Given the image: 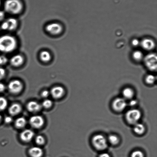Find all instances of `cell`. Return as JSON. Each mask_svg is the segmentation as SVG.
Masks as SVG:
<instances>
[{"instance_id": "1", "label": "cell", "mask_w": 157, "mask_h": 157, "mask_svg": "<svg viewBox=\"0 0 157 157\" xmlns=\"http://www.w3.org/2000/svg\"><path fill=\"white\" fill-rule=\"evenodd\" d=\"M17 41L13 36L9 35L0 37V51L7 53L13 51L17 47Z\"/></svg>"}, {"instance_id": "2", "label": "cell", "mask_w": 157, "mask_h": 157, "mask_svg": "<svg viewBox=\"0 0 157 157\" xmlns=\"http://www.w3.org/2000/svg\"><path fill=\"white\" fill-rule=\"evenodd\" d=\"M4 8L8 13L17 14L22 10V3L20 0H7L5 2Z\"/></svg>"}, {"instance_id": "3", "label": "cell", "mask_w": 157, "mask_h": 157, "mask_svg": "<svg viewBox=\"0 0 157 157\" xmlns=\"http://www.w3.org/2000/svg\"><path fill=\"white\" fill-rule=\"evenodd\" d=\"M92 141L94 147L97 150H104L107 147V139L102 135H95L92 138Z\"/></svg>"}, {"instance_id": "4", "label": "cell", "mask_w": 157, "mask_h": 157, "mask_svg": "<svg viewBox=\"0 0 157 157\" xmlns=\"http://www.w3.org/2000/svg\"><path fill=\"white\" fill-rule=\"evenodd\" d=\"M141 116V112L140 110L137 109H132L126 113V118L129 124H135L138 123Z\"/></svg>"}, {"instance_id": "5", "label": "cell", "mask_w": 157, "mask_h": 157, "mask_svg": "<svg viewBox=\"0 0 157 157\" xmlns=\"http://www.w3.org/2000/svg\"><path fill=\"white\" fill-rule=\"evenodd\" d=\"M144 62L146 67L151 71L156 70L157 57L155 53H150L147 55L144 58Z\"/></svg>"}, {"instance_id": "6", "label": "cell", "mask_w": 157, "mask_h": 157, "mask_svg": "<svg viewBox=\"0 0 157 157\" xmlns=\"http://www.w3.org/2000/svg\"><path fill=\"white\" fill-rule=\"evenodd\" d=\"M23 85L21 81L17 80L11 81L8 84V89L11 93H18L22 90Z\"/></svg>"}, {"instance_id": "7", "label": "cell", "mask_w": 157, "mask_h": 157, "mask_svg": "<svg viewBox=\"0 0 157 157\" xmlns=\"http://www.w3.org/2000/svg\"><path fill=\"white\" fill-rule=\"evenodd\" d=\"M46 30L52 35H58L62 31V26L59 24L56 23L49 24L46 26Z\"/></svg>"}, {"instance_id": "8", "label": "cell", "mask_w": 157, "mask_h": 157, "mask_svg": "<svg viewBox=\"0 0 157 157\" xmlns=\"http://www.w3.org/2000/svg\"><path fill=\"white\" fill-rule=\"evenodd\" d=\"M127 106V102L124 98H117L113 103V108L116 111L121 112L124 110Z\"/></svg>"}, {"instance_id": "9", "label": "cell", "mask_w": 157, "mask_h": 157, "mask_svg": "<svg viewBox=\"0 0 157 157\" xmlns=\"http://www.w3.org/2000/svg\"><path fill=\"white\" fill-rule=\"evenodd\" d=\"M44 120L42 116L36 115L30 118V124L32 127L36 128H39L44 125Z\"/></svg>"}, {"instance_id": "10", "label": "cell", "mask_w": 157, "mask_h": 157, "mask_svg": "<svg viewBox=\"0 0 157 157\" xmlns=\"http://www.w3.org/2000/svg\"><path fill=\"white\" fill-rule=\"evenodd\" d=\"M140 44L143 48L147 50H151L155 47L154 41L150 38H145L143 40Z\"/></svg>"}, {"instance_id": "11", "label": "cell", "mask_w": 157, "mask_h": 157, "mask_svg": "<svg viewBox=\"0 0 157 157\" xmlns=\"http://www.w3.org/2000/svg\"><path fill=\"white\" fill-rule=\"evenodd\" d=\"M34 136L33 131L30 130H25L21 132L20 137L24 142H28L31 140Z\"/></svg>"}, {"instance_id": "12", "label": "cell", "mask_w": 157, "mask_h": 157, "mask_svg": "<svg viewBox=\"0 0 157 157\" xmlns=\"http://www.w3.org/2000/svg\"><path fill=\"white\" fill-rule=\"evenodd\" d=\"M64 93V89L61 86H56L52 89L51 93L52 96L56 99L60 98Z\"/></svg>"}, {"instance_id": "13", "label": "cell", "mask_w": 157, "mask_h": 157, "mask_svg": "<svg viewBox=\"0 0 157 157\" xmlns=\"http://www.w3.org/2000/svg\"><path fill=\"white\" fill-rule=\"evenodd\" d=\"M24 58L20 55H16L11 58L10 62L12 65L15 67L21 66L24 62Z\"/></svg>"}, {"instance_id": "14", "label": "cell", "mask_w": 157, "mask_h": 157, "mask_svg": "<svg viewBox=\"0 0 157 157\" xmlns=\"http://www.w3.org/2000/svg\"><path fill=\"white\" fill-rule=\"evenodd\" d=\"M27 108L29 111L32 112H36L40 110L41 106L39 103L36 101H31L28 104Z\"/></svg>"}, {"instance_id": "15", "label": "cell", "mask_w": 157, "mask_h": 157, "mask_svg": "<svg viewBox=\"0 0 157 157\" xmlns=\"http://www.w3.org/2000/svg\"><path fill=\"white\" fill-rule=\"evenodd\" d=\"M29 153L32 157H41L43 155L42 149L38 147L31 148L29 151Z\"/></svg>"}, {"instance_id": "16", "label": "cell", "mask_w": 157, "mask_h": 157, "mask_svg": "<svg viewBox=\"0 0 157 157\" xmlns=\"http://www.w3.org/2000/svg\"><path fill=\"white\" fill-rule=\"evenodd\" d=\"M21 106L18 104H12L9 108V111L11 115L12 116L18 114L21 111Z\"/></svg>"}, {"instance_id": "17", "label": "cell", "mask_w": 157, "mask_h": 157, "mask_svg": "<svg viewBox=\"0 0 157 157\" xmlns=\"http://www.w3.org/2000/svg\"><path fill=\"white\" fill-rule=\"evenodd\" d=\"M6 21L7 25L8 30H13L16 28L17 26V21L15 18H9Z\"/></svg>"}, {"instance_id": "18", "label": "cell", "mask_w": 157, "mask_h": 157, "mask_svg": "<svg viewBox=\"0 0 157 157\" xmlns=\"http://www.w3.org/2000/svg\"><path fill=\"white\" fill-rule=\"evenodd\" d=\"M134 131L135 133L138 135H141L144 133L145 131V127L142 124L137 123L134 124Z\"/></svg>"}, {"instance_id": "19", "label": "cell", "mask_w": 157, "mask_h": 157, "mask_svg": "<svg viewBox=\"0 0 157 157\" xmlns=\"http://www.w3.org/2000/svg\"><path fill=\"white\" fill-rule=\"evenodd\" d=\"M123 95L124 98L127 99H131L133 97L134 92L132 89L127 88L123 91Z\"/></svg>"}, {"instance_id": "20", "label": "cell", "mask_w": 157, "mask_h": 157, "mask_svg": "<svg viewBox=\"0 0 157 157\" xmlns=\"http://www.w3.org/2000/svg\"><path fill=\"white\" fill-rule=\"evenodd\" d=\"M40 58L44 62H48L51 58V56L48 52L44 51L40 54Z\"/></svg>"}, {"instance_id": "21", "label": "cell", "mask_w": 157, "mask_h": 157, "mask_svg": "<svg viewBox=\"0 0 157 157\" xmlns=\"http://www.w3.org/2000/svg\"><path fill=\"white\" fill-rule=\"evenodd\" d=\"M26 120L24 117L18 118L15 121V125L17 128H24L26 124Z\"/></svg>"}, {"instance_id": "22", "label": "cell", "mask_w": 157, "mask_h": 157, "mask_svg": "<svg viewBox=\"0 0 157 157\" xmlns=\"http://www.w3.org/2000/svg\"><path fill=\"white\" fill-rule=\"evenodd\" d=\"M133 59L137 61H141L144 57L142 52L140 50H136L133 53Z\"/></svg>"}, {"instance_id": "23", "label": "cell", "mask_w": 157, "mask_h": 157, "mask_svg": "<svg viewBox=\"0 0 157 157\" xmlns=\"http://www.w3.org/2000/svg\"><path fill=\"white\" fill-rule=\"evenodd\" d=\"M108 140L110 144L116 145L119 142V138L115 135H110L109 136Z\"/></svg>"}, {"instance_id": "24", "label": "cell", "mask_w": 157, "mask_h": 157, "mask_svg": "<svg viewBox=\"0 0 157 157\" xmlns=\"http://www.w3.org/2000/svg\"><path fill=\"white\" fill-rule=\"evenodd\" d=\"M7 105V101L5 98L0 97V111H2L6 108Z\"/></svg>"}, {"instance_id": "25", "label": "cell", "mask_w": 157, "mask_h": 157, "mask_svg": "<svg viewBox=\"0 0 157 157\" xmlns=\"http://www.w3.org/2000/svg\"><path fill=\"white\" fill-rule=\"evenodd\" d=\"M156 80V78L155 76L152 75H147L146 77L145 80L146 82L149 84H152Z\"/></svg>"}, {"instance_id": "26", "label": "cell", "mask_w": 157, "mask_h": 157, "mask_svg": "<svg viewBox=\"0 0 157 157\" xmlns=\"http://www.w3.org/2000/svg\"><path fill=\"white\" fill-rule=\"evenodd\" d=\"M52 105V102L50 100H45L43 101L42 103V106L44 108H50Z\"/></svg>"}, {"instance_id": "27", "label": "cell", "mask_w": 157, "mask_h": 157, "mask_svg": "<svg viewBox=\"0 0 157 157\" xmlns=\"http://www.w3.org/2000/svg\"><path fill=\"white\" fill-rule=\"evenodd\" d=\"M35 141L37 144L39 145H42L44 143V137L41 135H39V136H36V139H35Z\"/></svg>"}, {"instance_id": "28", "label": "cell", "mask_w": 157, "mask_h": 157, "mask_svg": "<svg viewBox=\"0 0 157 157\" xmlns=\"http://www.w3.org/2000/svg\"><path fill=\"white\" fill-rule=\"evenodd\" d=\"M132 157H144V155L142 152L140 150L135 151L132 153Z\"/></svg>"}, {"instance_id": "29", "label": "cell", "mask_w": 157, "mask_h": 157, "mask_svg": "<svg viewBox=\"0 0 157 157\" xmlns=\"http://www.w3.org/2000/svg\"><path fill=\"white\" fill-rule=\"evenodd\" d=\"M8 60L6 57L1 55L0 56V65H4L7 63Z\"/></svg>"}, {"instance_id": "30", "label": "cell", "mask_w": 157, "mask_h": 157, "mask_svg": "<svg viewBox=\"0 0 157 157\" xmlns=\"http://www.w3.org/2000/svg\"><path fill=\"white\" fill-rule=\"evenodd\" d=\"M6 74L5 70L2 68L0 67V80L4 78Z\"/></svg>"}, {"instance_id": "31", "label": "cell", "mask_w": 157, "mask_h": 157, "mask_svg": "<svg viewBox=\"0 0 157 157\" xmlns=\"http://www.w3.org/2000/svg\"><path fill=\"white\" fill-rule=\"evenodd\" d=\"M132 44L134 47H137L140 44V42L137 39H134L132 41Z\"/></svg>"}, {"instance_id": "32", "label": "cell", "mask_w": 157, "mask_h": 157, "mask_svg": "<svg viewBox=\"0 0 157 157\" xmlns=\"http://www.w3.org/2000/svg\"><path fill=\"white\" fill-rule=\"evenodd\" d=\"M4 121L6 124H10L12 121V118L10 116H6L5 118Z\"/></svg>"}, {"instance_id": "33", "label": "cell", "mask_w": 157, "mask_h": 157, "mask_svg": "<svg viewBox=\"0 0 157 157\" xmlns=\"http://www.w3.org/2000/svg\"><path fill=\"white\" fill-rule=\"evenodd\" d=\"M49 92L47 90H44L41 93V96L44 98H47L49 96Z\"/></svg>"}, {"instance_id": "34", "label": "cell", "mask_w": 157, "mask_h": 157, "mask_svg": "<svg viewBox=\"0 0 157 157\" xmlns=\"http://www.w3.org/2000/svg\"><path fill=\"white\" fill-rule=\"evenodd\" d=\"M137 103V101L136 100H132L129 103V105L131 106V107H134V106L136 105Z\"/></svg>"}, {"instance_id": "35", "label": "cell", "mask_w": 157, "mask_h": 157, "mask_svg": "<svg viewBox=\"0 0 157 157\" xmlns=\"http://www.w3.org/2000/svg\"><path fill=\"white\" fill-rule=\"evenodd\" d=\"M6 87L2 83H0V92H2L5 90Z\"/></svg>"}, {"instance_id": "36", "label": "cell", "mask_w": 157, "mask_h": 157, "mask_svg": "<svg viewBox=\"0 0 157 157\" xmlns=\"http://www.w3.org/2000/svg\"><path fill=\"white\" fill-rule=\"evenodd\" d=\"M5 17L4 12L0 10V21L4 19Z\"/></svg>"}, {"instance_id": "37", "label": "cell", "mask_w": 157, "mask_h": 157, "mask_svg": "<svg viewBox=\"0 0 157 157\" xmlns=\"http://www.w3.org/2000/svg\"><path fill=\"white\" fill-rule=\"evenodd\" d=\"M99 157H111L110 155L107 153H101Z\"/></svg>"}, {"instance_id": "38", "label": "cell", "mask_w": 157, "mask_h": 157, "mask_svg": "<svg viewBox=\"0 0 157 157\" xmlns=\"http://www.w3.org/2000/svg\"><path fill=\"white\" fill-rule=\"evenodd\" d=\"M1 115H0V121H1Z\"/></svg>"}, {"instance_id": "39", "label": "cell", "mask_w": 157, "mask_h": 157, "mask_svg": "<svg viewBox=\"0 0 157 157\" xmlns=\"http://www.w3.org/2000/svg\"><path fill=\"white\" fill-rule=\"evenodd\" d=\"M1 1H0V5H1Z\"/></svg>"}]
</instances>
